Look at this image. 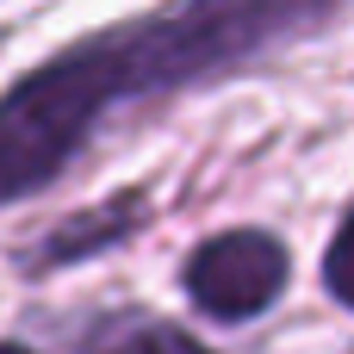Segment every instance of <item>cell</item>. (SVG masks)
<instances>
[{
  "mask_svg": "<svg viewBox=\"0 0 354 354\" xmlns=\"http://www.w3.org/2000/svg\"><path fill=\"white\" fill-rule=\"evenodd\" d=\"M305 6L280 0H243V6H187L168 19L124 25L112 37L75 44L68 56L44 62L0 100V205L44 187L81 137L100 124L112 100L156 93L174 81H193L205 68H224L249 50H261L274 31L305 25Z\"/></svg>",
  "mask_w": 354,
  "mask_h": 354,
  "instance_id": "6da1fadb",
  "label": "cell"
},
{
  "mask_svg": "<svg viewBox=\"0 0 354 354\" xmlns=\"http://www.w3.org/2000/svg\"><path fill=\"white\" fill-rule=\"evenodd\" d=\"M286 286V249L280 236L268 230H224V236H205L187 261V292L199 311L224 317V324H243V317H261Z\"/></svg>",
  "mask_w": 354,
  "mask_h": 354,
  "instance_id": "7a4b0ae2",
  "label": "cell"
},
{
  "mask_svg": "<svg viewBox=\"0 0 354 354\" xmlns=\"http://www.w3.org/2000/svg\"><path fill=\"white\" fill-rule=\"evenodd\" d=\"M93 354H212L199 348L193 336H180L174 324H156V317H118L93 336Z\"/></svg>",
  "mask_w": 354,
  "mask_h": 354,
  "instance_id": "3957f363",
  "label": "cell"
},
{
  "mask_svg": "<svg viewBox=\"0 0 354 354\" xmlns=\"http://www.w3.org/2000/svg\"><path fill=\"white\" fill-rule=\"evenodd\" d=\"M131 218H137V205L124 199V205H106L100 218H81V224L56 230V236H50V261H68V255H87V243H100V236H118V230H124Z\"/></svg>",
  "mask_w": 354,
  "mask_h": 354,
  "instance_id": "277c9868",
  "label": "cell"
},
{
  "mask_svg": "<svg viewBox=\"0 0 354 354\" xmlns=\"http://www.w3.org/2000/svg\"><path fill=\"white\" fill-rule=\"evenodd\" d=\"M324 286L354 311V212L342 218V230L330 236V255H324Z\"/></svg>",
  "mask_w": 354,
  "mask_h": 354,
  "instance_id": "5b68a950",
  "label": "cell"
},
{
  "mask_svg": "<svg viewBox=\"0 0 354 354\" xmlns=\"http://www.w3.org/2000/svg\"><path fill=\"white\" fill-rule=\"evenodd\" d=\"M0 354H31V348H19V342H0Z\"/></svg>",
  "mask_w": 354,
  "mask_h": 354,
  "instance_id": "8992f818",
  "label": "cell"
}]
</instances>
